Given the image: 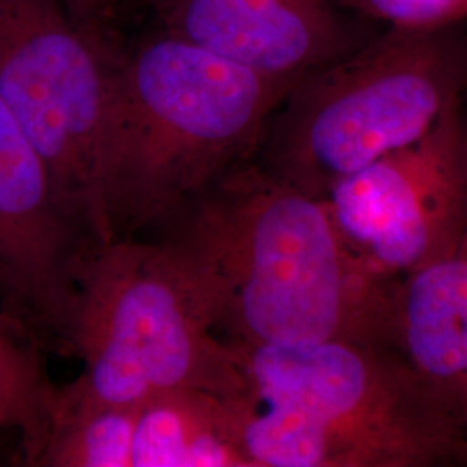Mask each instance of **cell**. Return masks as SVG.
<instances>
[{"mask_svg": "<svg viewBox=\"0 0 467 467\" xmlns=\"http://www.w3.org/2000/svg\"><path fill=\"white\" fill-rule=\"evenodd\" d=\"M118 56L61 0H0V99L98 244L109 243L99 175Z\"/></svg>", "mask_w": 467, "mask_h": 467, "instance_id": "cell-5", "label": "cell"}, {"mask_svg": "<svg viewBox=\"0 0 467 467\" xmlns=\"http://www.w3.org/2000/svg\"><path fill=\"white\" fill-rule=\"evenodd\" d=\"M370 23L405 32H433L467 21V0H337Z\"/></svg>", "mask_w": 467, "mask_h": 467, "instance_id": "cell-15", "label": "cell"}, {"mask_svg": "<svg viewBox=\"0 0 467 467\" xmlns=\"http://www.w3.org/2000/svg\"><path fill=\"white\" fill-rule=\"evenodd\" d=\"M152 5L168 34L295 82L384 30L337 0H152Z\"/></svg>", "mask_w": 467, "mask_h": 467, "instance_id": "cell-7", "label": "cell"}, {"mask_svg": "<svg viewBox=\"0 0 467 467\" xmlns=\"http://www.w3.org/2000/svg\"><path fill=\"white\" fill-rule=\"evenodd\" d=\"M71 15L80 25L92 30L104 32L108 19L115 16L121 0H61Z\"/></svg>", "mask_w": 467, "mask_h": 467, "instance_id": "cell-16", "label": "cell"}, {"mask_svg": "<svg viewBox=\"0 0 467 467\" xmlns=\"http://www.w3.org/2000/svg\"><path fill=\"white\" fill-rule=\"evenodd\" d=\"M246 467L227 399L173 389L137 405L132 467Z\"/></svg>", "mask_w": 467, "mask_h": 467, "instance_id": "cell-10", "label": "cell"}, {"mask_svg": "<svg viewBox=\"0 0 467 467\" xmlns=\"http://www.w3.org/2000/svg\"><path fill=\"white\" fill-rule=\"evenodd\" d=\"M407 343L424 372H467V262L447 260L420 270L407 295Z\"/></svg>", "mask_w": 467, "mask_h": 467, "instance_id": "cell-11", "label": "cell"}, {"mask_svg": "<svg viewBox=\"0 0 467 467\" xmlns=\"http://www.w3.org/2000/svg\"><path fill=\"white\" fill-rule=\"evenodd\" d=\"M82 374L57 412L132 407L173 389L222 399L246 389L237 351L218 337L198 295L158 241L117 239L85 260L67 333Z\"/></svg>", "mask_w": 467, "mask_h": 467, "instance_id": "cell-3", "label": "cell"}, {"mask_svg": "<svg viewBox=\"0 0 467 467\" xmlns=\"http://www.w3.org/2000/svg\"><path fill=\"white\" fill-rule=\"evenodd\" d=\"M137 405L57 412L36 467H132Z\"/></svg>", "mask_w": 467, "mask_h": 467, "instance_id": "cell-14", "label": "cell"}, {"mask_svg": "<svg viewBox=\"0 0 467 467\" xmlns=\"http://www.w3.org/2000/svg\"><path fill=\"white\" fill-rule=\"evenodd\" d=\"M466 77L467 21L433 32L384 28L289 88L262 137L264 170L316 198L424 139Z\"/></svg>", "mask_w": 467, "mask_h": 467, "instance_id": "cell-4", "label": "cell"}, {"mask_svg": "<svg viewBox=\"0 0 467 467\" xmlns=\"http://www.w3.org/2000/svg\"><path fill=\"white\" fill-rule=\"evenodd\" d=\"M295 84L165 30L119 50L99 175L109 241L163 227L248 161Z\"/></svg>", "mask_w": 467, "mask_h": 467, "instance_id": "cell-1", "label": "cell"}, {"mask_svg": "<svg viewBox=\"0 0 467 467\" xmlns=\"http://www.w3.org/2000/svg\"><path fill=\"white\" fill-rule=\"evenodd\" d=\"M251 393L298 407L337 434L368 393V368L339 339L305 345H235Z\"/></svg>", "mask_w": 467, "mask_h": 467, "instance_id": "cell-8", "label": "cell"}, {"mask_svg": "<svg viewBox=\"0 0 467 467\" xmlns=\"http://www.w3.org/2000/svg\"><path fill=\"white\" fill-rule=\"evenodd\" d=\"M38 350L32 334L0 310V430H16L23 464L34 467L49 440L59 399Z\"/></svg>", "mask_w": 467, "mask_h": 467, "instance_id": "cell-12", "label": "cell"}, {"mask_svg": "<svg viewBox=\"0 0 467 467\" xmlns=\"http://www.w3.org/2000/svg\"><path fill=\"white\" fill-rule=\"evenodd\" d=\"M160 229L156 241L231 343L339 339L347 281L326 202L244 161Z\"/></svg>", "mask_w": 467, "mask_h": 467, "instance_id": "cell-2", "label": "cell"}, {"mask_svg": "<svg viewBox=\"0 0 467 467\" xmlns=\"http://www.w3.org/2000/svg\"><path fill=\"white\" fill-rule=\"evenodd\" d=\"M412 146L337 179L326 202L339 235L360 244L386 267L416 264L428 227L409 175Z\"/></svg>", "mask_w": 467, "mask_h": 467, "instance_id": "cell-9", "label": "cell"}, {"mask_svg": "<svg viewBox=\"0 0 467 467\" xmlns=\"http://www.w3.org/2000/svg\"><path fill=\"white\" fill-rule=\"evenodd\" d=\"M227 403L250 466L316 467L333 459L337 434L298 407L264 400L248 386Z\"/></svg>", "mask_w": 467, "mask_h": 467, "instance_id": "cell-13", "label": "cell"}, {"mask_svg": "<svg viewBox=\"0 0 467 467\" xmlns=\"http://www.w3.org/2000/svg\"><path fill=\"white\" fill-rule=\"evenodd\" d=\"M96 246L0 99V300L40 348L67 353L78 275Z\"/></svg>", "mask_w": 467, "mask_h": 467, "instance_id": "cell-6", "label": "cell"}]
</instances>
